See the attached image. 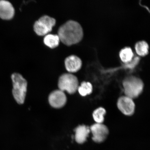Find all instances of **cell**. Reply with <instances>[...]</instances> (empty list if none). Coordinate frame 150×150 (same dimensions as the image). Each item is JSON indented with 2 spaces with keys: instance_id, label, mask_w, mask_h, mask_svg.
Wrapping results in <instances>:
<instances>
[{
  "instance_id": "6da1fadb",
  "label": "cell",
  "mask_w": 150,
  "mask_h": 150,
  "mask_svg": "<svg viewBox=\"0 0 150 150\" xmlns=\"http://www.w3.org/2000/svg\"><path fill=\"white\" fill-rule=\"evenodd\" d=\"M58 35L62 42L70 46L81 40L83 37V29L77 22L69 20L59 28Z\"/></svg>"
},
{
  "instance_id": "7a4b0ae2",
  "label": "cell",
  "mask_w": 150,
  "mask_h": 150,
  "mask_svg": "<svg viewBox=\"0 0 150 150\" xmlns=\"http://www.w3.org/2000/svg\"><path fill=\"white\" fill-rule=\"evenodd\" d=\"M13 82L12 94L18 104H23L27 91V82L21 74L14 73L11 76Z\"/></svg>"
},
{
  "instance_id": "3957f363",
  "label": "cell",
  "mask_w": 150,
  "mask_h": 150,
  "mask_svg": "<svg viewBox=\"0 0 150 150\" xmlns=\"http://www.w3.org/2000/svg\"><path fill=\"white\" fill-rule=\"evenodd\" d=\"M123 85L125 96L132 99L138 97L142 93L144 84L142 80L134 76H130L125 79Z\"/></svg>"
},
{
  "instance_id": "277c9868",
  "label": "cell",
  "mask_w": 150,
  "mask_h": 150,
  "mask_svg": "<svg viewBox=\"0 0 150 150\" xmlns=\"http://www.w3.org/2000/svg\"><path fill=\"white\" fill-rule=\"evenodd\" d=\"M79 86L77 78L72 74H64L59 79L58 87L62 91H67L69 93L72 94L78 91Z\"/></svg>"
},
{
  "instance_id": "5b68a950",
  "label": "cell",
  "mask_w": 150,
  "mask_h": 150,
  "mask_svg": "<svg viewBox=\"0 0 150 150\" xmlns=\"http://www.w3.org/2000/svg\"><path fill=\"white\" fill-rule=\"evenodd\" d=\"M90 129L93 134V140L97 143L104 142L109 134L108 127L102 123H95L92 125Z\"/></svg>"
},
{
  "instance_id": "8992f818",
  "label": "cell",
  "mask_w": 150,
  "mask_h": 150,
  "mask_svg": "<svg viewBox=\"0 0 150 150\" xmlns=\"http://www.w3.org/2000/svg\"><path fill=\"white\" fill-rule=\"evenodd\" d=\"M118 108L122 113L127 116L134 114L135 105L133 99L126 96L120 97L117 102Z\"/></svg>"
},
{
  "instance_id": "52a82bcc",
  "label": "cell",
  "mask_w": 150,
  "mask_h": 150,
  "mask_svg": "<svg viewBox=\"0 0 150 150\" xmlns=\"http://www.w3.org/2000/svg\"><path fill=\"white\" fill-rule=\"evenodd\" d=\"M48 100L52 107L59 108L65 105L67 103V98L64 92L59 89L50 93Z\"/></svg>"
},
{
  "instance_id": "ba28073f",
  "label": "cell",
  "mask_w": 150,
  "mask_h": 150,
  "mask_svg": "<svg viewBox=\"0 0 150 150\" xmlns=\"http://www.w3.org/2000/svg\"><path fill=\"white\" fill-rule=\"evenodd\" d=\"M15 10L10 2L0 0V18L3 19L10 20L14 16Z\"/></svg>"
},
{
  "instance_id": "9c48e42d",
  "label": "cell",
  "mask_w": 150,
  "mask_h": 150,
  "mask_svg": "<svg viewBox=\"0 0 150 150\" xmlns=\"http://www.w3.org/2000/svg\"><path fill=\"white\" fill-rule=\"evenodd\" d=\"M66 68L68 72H76L80 70L82 66L81 59L77 56L72 55L68 56L65 60Z\"/></svg>"
},
{
  "instance_id": "30bf717a",
  "label": "cell",
  "mask_w": 150,
  "mask_h": 150,
  "mask_svg": "<svg viewBox=\"0 0 150 150\" xmlns=\"http://www.w3.org/2000/svg\"><path fill=\"white\" fill-rule=\"evenodd\" d=\"M75 139L76 142L79 144H82L87 140L91 132L89 127L85 125H79L75 129Z\"/></svg>"
},
{
  "instance_id": "8fae6325",
  "label": "cell",
  "mask_w": 150,
  "mask_h": 150,
  "mask_svg": "<svg viewBox=\"0 0 150 150\" xmlns=\"http://www.w3.org/2000/svg\"><path fill=\"white\" fill-rule=\"evenodd\" d=\"M60 39L57 35L48 34L44 38V42L47 46L50 48H53L59 45Z\"/></svg>"
},
{
  "instance_id": "7c38bea8",
  "label": "cell",
  "mask_w": 150,
  "mask_h": 150,
  "mask_svg": "<svg viewBox=\"0 0 150 150\" xmlns=\"http://www.w3.org/2000/svg\"><path fill=\"white\" fill-rule=\"evenodd\" d=\"M33 28L35 33L39 35H46L51 31L47 26L38 20L35 22Z\"/></svg>"
},
{
  "instance_id": "4fadbf2b",
  "label": "cell",
  "mask_w": 150,
  "mask_h": 150,
  "mask_svg": "<svg viewBox=\"0 0 150 150\" xmlns=\"http://www.w3.org/2000/svg\"><path fill=\"white\" fill-rule=\"evenodd\" d=\"M149 46L148 43L145 41H140L135 45V50L138 55L144 56L149 53Z\"/></svg>"
},
{
  "instance_id": "5bb4252c",
  "label": "cell",
  "mask_w": 150,
  "mask_h": 150,
  "mask_svg": "<svg viewBox=\"0 0 150 150\" xmlns=\"http://www.w3.org/2000/svg\"><path fill=\"white\" fill-rule=\"evenodd\" d=\"M134 56V53L131 48L126 47L122 49L120 52V57L124 62L127 63L131 61Z\"/></svg>"
},
{
  "instance_id": "9a60e30c",
  "label": "cell",
  "mask_w": 150,
  "mask_h": 150,
  "mask_svg": "<svg viewBox=\"0 0 150 150\" xmlns=\"http://www.w3.org/2000/svg\"><path fill=\"white\" fill-rule=\"evenodd\" d=\"M78 91L82 96L91 94L93 91V86L89 82H83L79 86Z\"/></svg>"
},
{
  "instance_id": "2e32d148",
  "label": "cell",
  "mask_w": 150,
  "mask_h": 150,
  "mask_svg": "<svg viewBox=\"0 0 150 150\" xmlns=\"http://www.w3.org/2000/svg\"><path fill=\"white\" fill-rule=\"evenodd\" d=\"M106 113V110L104 108H97L94 111L93 114L94 120L97 123H102L104 121V116Z\"/></svg>"
},
{
  "instance_id": "e0dca14e",
  "label": "cell",
  "mask_w": 150,
  "mask_h": 150,
  "mask_svg": "<svg viewBox=\"0 0 150 150\" xmlns=\"http://www.w3.org/2000/svg\"><path fill=\"white\" fill-rule=\"evenodd\" d=\"M38 20L46 26L51 31L56 22L55 18L48 16H43L39 18Z\"/></svg>"
}]
</instances>
